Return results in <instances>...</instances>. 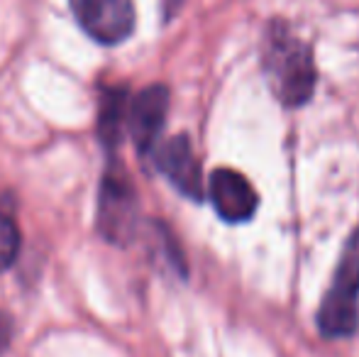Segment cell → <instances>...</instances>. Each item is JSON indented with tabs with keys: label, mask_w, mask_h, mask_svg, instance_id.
I'll use <instances>...</instances> for the list:
<instances>
[{
	"label": "cell",
	"mask_w": 359,
	"mask_h": 357,
	"mask_svg": "<svg viewBox=\"0 0 359 357\" xmlns=\"http://www.w3.org/2000/svg\"><path fill=\"white\" fill-rule=\"evenodd\" d=\"M262 54V69L276 100L286 108L308 103L318 79L308 44L286 22H274L264 37Z\"/></svg>",
	"instance_id": "cell-1"
},
{
	"label": "cell",
	"mask_w": 359,
	"mask_h": 357,
	"mask_svg": "<svg viewBox=\"0 0 359 357\" xmlns=\"http://www.w3.org/2000/svg\"><path fill=\"white\" fill-rule=\"evenodd\" d=\"M359 325V228L340 255L332 284L318 311V328L325 338H350Z\"/></svg>",
	"instance_id": "cell-2"
},
{
	"label": "cell",
	"mask_w": 359,
	"mask_h": 357,
	"mask_svg": "<svg viewBox=\"0 0 359 357\" xmlns=\"http://www.w3.org/2000/svg\"><path fill=\"white\" fill-rule=\"evenodd\" d=\"M137 213L140 206L135 186L130 184L123 169L115 164L105 172L103 184H100L95 228L108 243L128 245L137 233Z\"/></svg>",
	"instance_id": "cell-3"
},
{
	"label": "cell",
	"mask_w": 359,
	"mask_h": 357,
	"mask_svg": "<svg viewBox=\"0 0 359 357\" xmlns=\"http://www.w3.org/2000/svg\"><path fill=\"white\" fill-rule=\"evenodd\" d=\"M79 27L98 44H120L135 29L133 0H69Z\"/></svg>",
	"instance_id": "cell-4"
},
{
	"label": "cell",
	"mask_w": 359,
	"mask_h": 357,
	"mask_svg": "<svg viewBox=\"0 0 359 357\" xmlns=\"http://www.w3.org/2000/svg\"><path fill=\"white\" fill-rule=\"evenodd\" d=\"M154 164L169 184L186 198L201 201L203 196V177H201V164L196 159L194 144L186 135L166 140L154 152Z\"/></svg>",
	"instance_id": "cell-5"
},
{
	"label": "cell",
	"mask_w": 359,
	"mask_h": 357,
	"mask_svg": "<svg viewBox=\"0 0 359 357\" xmlns=\"http://www.w3.org/2000/svg\"><path fill=\"white\" fill-rule=\"evenodd\" d=\"M169 113V88L154 83L147 86L130 100L128 113V133L140 152L154 149Z\"/></svg>",
	"instance_id": "cell-6"
},
{
	"label": "cell",
	"mask_w": 359,
	"mask_h": 357,
	"mask_svg": "<svg viewBox=\"0 0 359 357\" xmlns=\"http://www.w3.org/2000/svg\"><path fill=\"white\" fill-rule=\"evenodd\" d=\"M208 194L215 213L227 223H245L259 206L255 186L235 169H215L208 184Z\"/></svg>",
	"instance_id": "cell-7"
},
{
	"label": "cell",
	"mask_w": 359,
	"mask_h": 357,
	"mask_svg": "<svg viewBox=\"0 0 359 357\" xmlns=\"http://www.w3.org/2000/svg\"><path fill=\"white\" fill-rule=\"evenodd\" d=\"M130 100L125 88H108L100 100L98 110V137L105 147H118L123 130L128 128Z\"/></svg>",
	"instance_id": "cell-8"
},
{
	"label": "cell",
	"mask_w": 359,
	"mask_h": 357,
	"mask_svg": "<svg viewBox=\"0 0 359 357\" xmlns=\"http://www.w3.org/2000/svg\"><path fill=\"white\" fill-rule=\"evenodd\" d=\"M20 252V228L5 210H0V274L18 260Z\"/></svg>",
	"instance_id": "cell-9"
},
{
	"label": "cell",
	"mask_w": 359,
	"mask_h": 357,
	"mask_svg": "<svg viewBox=\"0 0 359 357\" xmlns=\"http://www.w3.org/2000/svg\"><path fill=\"white\" fill-rule=\"evenodd\" d=\"M10 340H13V318L0 311V355L10 348Z\"/></svg>",
	"instance_id": "cell-10"
},
{
	"label": "cell",
	"mask_w": 359,
	"mask_h": 357,
	"mask_svg": "<svg viewBox=\"0 0 359 357\" xmlns=\"http://www.w3.org/2000/svg\"><path fill=\"white\" fill-rule=\"evenodd\" d=\"M181 0H166V15H171L176 10V5H179Z\"/></svg>",
	"instance_id": "cell-11"
}]
</instances>
